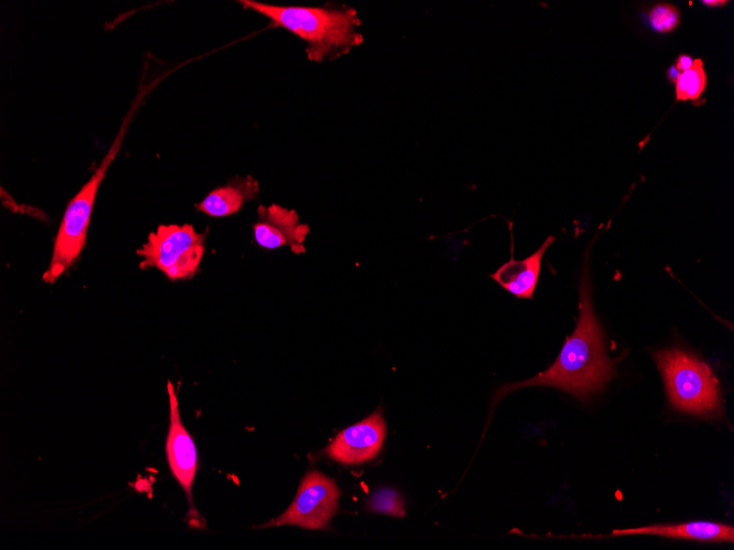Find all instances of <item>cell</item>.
<instances>
[{
	"mask_svg": "<svg viewBox=\"0 0 734 550\" xmlns=\"http://www.w3.org/2000/svg\"><path fill=\"white\" fill-rule=\"evenodd\" d=\"M615 375L614 363L605 352L604 338L591 304L588 269L579 283V316L576 327L567 336L554 363L535 377L501 386L496 401L513 390L525 386H552L587 401L591 394L602 391Z\"/></svg>",
	"mask_w": 734,
	"mask_h": 550,
	"instance_id": "6da1fadb",
	"label": "cell"
},
{
	"mask_svg": "<svg viewBox=\"0 0 734 550\" xmlns=\"http://www.w3.org/2000/svg\"><path fill=\"white\" fill-rule=\"evenodd\" d=\"M241 3L303 40L307 56L313 61L347 53L363 42L357 31L360 20L352 8L283 7L252 0Z\"/></svg>",
	"mask_w": 734,
	"mask_h": 550,
	"instance_id": "7a4b0ae2",
	"label": "cell"
},
{
	"mask_svg": "<svg viewBox=\"0 0 734 550\" xmlns=\"http://www.w3.org/2000/svg\"><path fill=\"white\" fill-rule=\"evenodd\" d=\"M671 406L701 417H719L722 397L711 368L693 353L677 347L654 353Z\"/></svg>",
	"mask_w": 734,
	"mask_h": 550,
	"instance_id": "3957f363",
	"label": "cell"
},
{
	"mask_svg": "<svg viewBox=\"0 0 734 550\" xmlns=\"http://www.w3.org/2000/svg\"><path fill=\"white\" fill-rule=\"evenodd\" d=\"M123 132L124 128L116 136L90 179L68 202L55 237L51 262L42 277L44 282L49 284L56 282L82 251L97 192L121 147Z\"/></svg>",
	"mask_w": 734,
	"mask_h": 550,
	"instance_id": "277c9868",
	"label": "cell"
},
{
	"mask_svg": "<svg viewBox=\"0 0 734 550\" xmlns=\"http://www.w3.org/2000/svg\"><path fill=\"white\" fill-rule=\"evenodd\" d=\"M140 268H156L170 280L192 278L204 254V234L190 224L159 225L136 250Z\"/></svg>",
	"mask_w": 734,
	"mask_h": 550,
	"instance_id": "5b68a950",
	"label": "cell"
},
{
	"mask_svg": "<svg viewBox=\"0 0 734 550\" xmlns=\"http://www.w3.org/2000/svg\"><path fill=\"white\" fill-rule=\"evenodd\" d=\"M340 495L332 479L319 471H309L288 509L260 527L296 525L307 529H324L337 509Z\"/></svg>",
	"mask_w": 734,
	"mask_h": 550,
	"instance_id": "8992f818",
	"label": "cell"
},
{
	"mask_svg": "<svg viewBox=\"0 0 734 550\" xmlns=\"http://www.w3.org/2000/svg\"><path fill=\"white\" fill-rule=\"evenodd\" d=\"M169 396V427L165 441V453L173 476L185 491L192 515V486L198 471V456L193 439L180 419L179 405L174 385L167 382ZM199 516V515H198Z\"/></svg>",
	"mask_w": 734,
	"mask_h": 550,
	"instance_id": "52a82bcc",
	"label": "cell"
},
{
	"mask_svg": "<svg viewBox=\"0 0 734 550\" xmlns=\"http://www.w3.org/2000/svg\"><path fill=\"white\" fill-rule=\"evenodd\" d=\"M386 437V424L380 412L340 431L326 447L325 453L343 464H357L374 459Z\"/></svg>",
	"mask_w": 734,
	"mask_h": 550,
	"instance_id": "ba28073f",
	"label": "cell"
},
{
	"mask_svg": "<svg viewBox=\"0 0 734 550\" xmlns=\"http://www.w3.org/2000/svg\"><path fill=\"white\" fill-rule=\"evenodd\" d=\"M255 242L263 248L276 249L289 246L296 252H304L303 245L309 226L299 220L296 211L278 204L258 207V220L253 225Z\"/></svg>",
	"mask_w": 734,
	"mask_h": 550,
	"instance_id": "9c48e42d",
	"label": "cell"
},
{
	"mask_svg": "<svg viewBox=\"0 0 734 550\" xmlns=\"http://www.w3.org/2000/svg\"><path fill=\"white\" fill-rule=\"evenodd\" d=\"M554 240V236H548L532 255L521 260L514 259L511 250L510 260L491 273L490 278L518 299H533L543 257Z\"/></svg>",
	"mask_w": 734,
	"mask_h": 550,
	"instance_id": "30bf717a",
	"label": "cell"
},
{
	"mask_svg": "<svg viewBox=\"0 0 734 550\" xmlns=\"http://www.w3.org/2000/svg\"><path fill=\"white\" fill-rule=\"evenodd\" d=\"M625 535H654L671 539H683L702 542H733L734 528L732 525L696 520L679 524H657L636 528L613 529L610 535L625 536Z\"/></svg>",
	"mask_w": 734,
	"mask_h": 550,
	"instance_id": "8fae6325",
	"label": "cell"
},
{
	"mask_svg": "<svg viewBox=\"0 0 734 550\" xmlns=\"http://www.w3.org/2000/svg\"><path fill=\"white\" fill-rule=\"evenodd\" d=\"M257 191L258 184L253 178L236 179L209 192L196 207L209 216H227L238 212Z\"/></svg>",
	"mask_w": 734,
	"mask_h": 550,
	"instance_id": "7c38bea8",
	"label": "cell"
},
{
	"mask_svg": "<svg viewBox=\"0 0 734 550\" xmlns=\"http://www.w3.org/2000/svg\"><path fill=\"white\" fill-rule=\"evenodd\" d=\"M707 87V75L703 61L693 59L690 68L681 71L675 82V96L677 101L698 100Z\"/></svg>",
	"mask_w": 734,
	"mask_h": 550,
	"instance_id": "4fadbf2b",
	"label": "cell"
},
{
	"mask_svg": "<svg viewBox=\"0 0 734 550\" xmlns=\"http://www.w3.org/2000/svg\"><path fill=\"white\" fill-rule=\"evenodd\" d=\"M648 26L657 33H669L680 22V12L670 3H657L647 13Z\"/></svg>",
	"mask_w": 734,
	"mask_h": 550,
	"instance_id": "5bb4252c",
	"label": "cell"
},
{
	"mask_svg": "<svg viewBox=\"0 0 734 550\" xmlns=\"http://www.w3.org/2000/svg\"><path fill=\"white\" fill-rule=\"evenodd\" d=\"M369 509L392 516H403L402 497L392 489H381L375 492L367 503Z\"/></svg>",
	"mask_w": 734,
	"mask_h": 550,
	"instance_id": "9a60e30c",
	"label": "cell"
},
{
	"mask_svg": "<svg viewBox=\"0 0 734 550\" xmlns=\"http://www.w3.org/2000/svg\"><path fill=\"white\" fill-rule=\"evenodd\" d=\"M693 58L687 54H681L677 57L676 68L681 72L691 67Z\"/></svg>",
	"mask_w": 734,
	"mask_h": 550,
	"instance_id": "2e32d148",
	"label": "cell"
},
{
	"mask_svg": "<svg viewBox=\"0 0 734 550\" xmlns=\"http://www.w3.org/2000/svg\"><path fill=\"white\" fill-rule=\"evenodd\" d=\"M679 75H680V71L676 68L675 65L669 67L667 72H666V76H667L668 80L671 81L674 85H675L677 78L679 77Z\"/></svg>",
	"mask_w": 734,
	"mask_h": 550,
	"instance_id": "e0dca14e",
	"label": "cell"
},
{
	"mask_svg": "<svg viewBox=\"0 0 734 550\" xmlns=\"http://www.w3.org/2000/svg\"><path fill=\"white\" fill-rule=\"evenodd\" d=\"M701 3L704 4V5L711 7V8H718V7L725 5L727 3V1H725V0H703V1H701Z\"/></svg>",
	"mask_w": 734,
	"mask_h": 550,
	"instance_id": "ac0fdd59",
	"label": "cell"
}]
</instances>
